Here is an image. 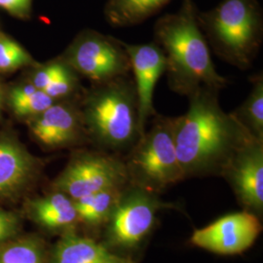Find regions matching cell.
I'll return each mask as SVG.
<instances>
[{
  "label": "cell",
  "mask_w": 263,
  "mask_h": 263,
  "mask_svg": "<svg viewBox=\"0 0 263 263\" xmlns=\"http://www.w3.org/2000/svg\"><path fill=\"white\" fill-rule=\"evenodd\" d=\"M219 90L200 88L189 95L185 114L176 117L175 142L185 178L219 173L251 134L219 104Z\"/></svg>",
  "instance_id": "6da1fadb"
},
{
  "label": "cell",
  "mask_w": 263,
  "mask_h": 263,
  "mask_svg": "<svg viewBox=\"0 0 263 263\" xmlns=\"http://www.w3.org/2000/svg\"><path fill=\"white\" fill-rule=\"evenodd\" d=\"M154 37L166 58L165 73L173 92L188 97L200 88L220 91L228 83L216 69L190 0L178 14L160 20Z\"/></svg>",
  "instance_id": "7a4b0ae2"
},
{
  "label": "cell",
  "mask_w": 263,
  "mask_h": 263,
  "mask_svg": "<svg viewBox=\"0 0 263 263\" xmlns=\"http://www.w3.org/2000/svg\"><path fill=\"white\" fill-rule=\"evenodd\" d=\"M80 110L87 136L109 151L131 149L143 134L131 74L95 83L85 95Z\"/></svg>",
  "instance_id": "3957f363"
},
{
  "label": "cell",
  "mask_w": 263,
  "mask_h": 263,
  "mask_svg": "<svg viewBox=\"0 0 263 263\" xmlns=\"http://www.w3.org/2000/svg\"><path fill=\"white\" fill-rule=\"evenodd\" d=\"M201 20L200 28L216 56L242 70L252 67L262 43L253 0H224Z\"/></svg>",
  "instance_id": "277c9868"
},
{
  "label": "cell",
  "mask_w": 263,
  "mask_h": 263,
  "mask_svg": "<svg viewBox=\"0 0 263 263\" xmlns=\"http://www.w3.org/2000/svg\"><path fill=\"white\" fill-rule=\"evenodd\" d=\"M176 117L155 114L124 160L129 183L157 194L185 179L175 142Z\"/></svg>",
  "instance_id": "5b68a950"
},
{
  "label": "cell",
  "mask_w": 263,
  "mask_h": 263,
  "mask_svg": "<svg viewBox=\"0 0 263 263\" xmlns=\"http://www.w3.org/2000/svg\"><path fill=\"white\" fill-rule=\"evenodd\" d=\"M62 59L94 84L131 74L130 59L122 41L97 31L77 36Z\"/></svg>",
  "instance_id": "8992f818"
},
{
  "label": "cell",
  "mask_w": 263,
  "mask_h": 263,
  "mask_svg": "<svg viewBox=\"0 0 263 263\" xmlns=\"http://www.w3.org/2000/svg\"><path fill=\"white\" fill-rule=\"evenodd\" d=\"M129 183L124 160L104 152H81L69 161L53 186L76 200Z\"/></svg>",
  "instance_id": "52a82bcc"
},
{
  "label": "cell",
  "mask_w": 263,
  "mask_h": 263,
  "mask_svg": "<svg viewBox=\"0 0 263 263\" xmlns=\"http://www.w3.org/2000/svg\"><path fill=\"white\" fill-rule=\"evenodd\" d=\"M155 195L128 183L106 222L108 244L120 250H131L141 244L149 234L159 210Z\"/></svg>",
  "instance_id": "ba28073f"
},
{
  "label": "cell",
  "mask_w": 263,
  "mask_h": 263,
  "mask_svg": "<svg viewBox=\"0 0 263 263\" xmlns=\"http://www.w3.org/2000/svg\"><path fill=\"white\" fill-rule=\"evenodd\" d=\"M220 175L226 177L243 206L263 209V140L248 136L231 154Z\"/></svg>",
  "instance_id": "9c48e42d"
},
{
  "label": "cell",
  "mask_w": 263,
  "mask_h": 263,
  "mask_svg": "<svg viewBox=\"0 0 263 263\" xmlns=\"http://www.w3.org/2000/svg\"><path fill=\"white\" fill-rule=\"evenodd\" d=\"M260 231L259 219L253 213L245 211L222 216L210 226L195 230L190 242L215 254H241L252 247Z\"/></svg>",
  "instance_id": "30bf717a"
},
{
  "label": "cell",
  "mask_w": 263,
  "mask_h": 263,
  "mask_svg": "<svg viewBox=\"0 0 263 263\" xmlns=\"http://www.w3.org/2000/svg\"><path fill=\"white\" fill-rule=\"evenodd\" d=\"M29 128L34 138L48 148L66 147L88 137L80 106L68 100L55 102L29 119Z\"/></svg>",
  "instance_id": "8fae6325"
},
{
  "label": "cell",
  "mask_w": 263,
  "mask_h": 263,
  "mask_svg": "<svg viewBox=\"0 0 263 263\" xmlns=\"http://www.w3.org/2000/svg\"><path fill=\"white\" fill-rule=\"evenodd\" d=\"M123 46L130 59L131 73L139 100L140 125L144 132L146 123L156 114L153 106V94L160 77L166 72V58L155 42L147 44L123 42Z\"/></svg>",
  "instance_id": "7c38bea8"
},
{
  "label": "cell",
  "mask_w": 263,
  "mask_h": 263,
  "mask_svg": "<svg viewBox=\"0 0 263 263\" xmlns=\"http://www.w3.org/2000/svg\"><path fill=\"white\" fill-rule=\"evenodd\" d=\"M37 162L20 143L0 137V198L16 195L33 179Z\"/></svg>",
  "instance_id": "4fadbf2b"
},
{
  "label": "cell",
  "mask_w": 263,
  "mask_h": 263,
  "mask_svg": "<svg viewBox=\"0 0 263 263\" xmlns=\"http://www.w3.org/2000/svg\"><path fill=\"white\" fill-rule=\"evenodd\" d=\"M48 263H135L128 257L112 253L104 245L66 231L59 240Z\"/></svg>",
  "instance_id": "5bb4252c"
},
{
  "label": "cell",
  "mask_w": 263,
  "mask_h": 263,
  "mask_svg": "<svg viewBox=\"0 0 263 263\" xmlns=\"http://www.w3.org/2000/svg\"><path fill=\"white\" fill-rule=\"evenodd\" d=\"M29 216L42 227L50 230H71L78 221L74 202L61 191L36 198L28 202Z\"/></svg>",
  "instance_id": "9a60e30c"
},
{
  "label": "cell",
  "mask_w": 263,
  "mask_h": 263,
  "mask_svg": "<svg viewBox=\"0 0 263 263\" xmlns=\"http://www.w3.org/2000/svg\"><path fill=\"white\" fill-rule=\"evenodd\" d=\"M126 186L104 189L73 200L78 220L93 227L106 223Z\"/></svg>",
  "instance_id": "2e32d148"
},
{
  "label": "cell",
  "mask_w": 263,
  "mask_h": 263,
  "mask_svg": "<svg viewBox=\"0 0 263 263\" xmlns=\"http://www.w3.org/2000/svg\"><path fill=\"white\" fill-rule=\"evenodd\" d=\"M169 0H108L105 17L114 27H129L143 22Z\"/></svg>",
  "instance_id": "e0dca14e"
},
{
  "label": "cell",
  "mask_w": 263,
  "mask_h": 263,
  "mask_svg": "<svg viewBox=\"0 0 263 263\" xmlns=\"http://www.w3.org/2000/svg\"><path fill=\"white\" fill-rule=\"evenodd\" d=\"M232 114L247 131L255 138L263 140V78L256 76L253 88L243 104Z\"/></svg>",
  "instance_id": "ac0fdd59"
},
{
  "label": "cell",
  "mask_w": 263,
  "mask_h": 263,
  "mask_svg": "<svg viewBox=\"0 0 263 263\" xmlns=\"http://www.w3.org/2000/svg\"><path fill=\"white\" fill-rule=\"evenodd\" d=\"M56 101L31 83L15 87L9 94V104L20 117L31 119L46 110Z\"/></svg>",
  "instance_id": "d6986e66"
},
{
  "label": "cell",
  "mask_w": 263,
  "mask_h": 263,
  "mask_svg": "<svg viewBox=\"0 0 263 263\" xmlns=\"http://www.w3.org/2000/svg\"><path fill=\"white\" fill-rule=\"evenodd\" d=\"M0 263H48L44 245L33 237L2 242Z\"/></svg>",
  "instance_id": "ffe728a7"
},
{
  "label": "cell",
  "mask_w": 263,
  "mask_h": 263,
  "mask_svg": "<svg viewBox=\"0 0 263 263\" xmlns=\"http://www.w3.org/2000/svg\"><path fill=\"white\" fill-rule=\"evenodd\" d=\"M34 64L33 59L19 43L0 34V72H12Z\"/></svg>",
  "instance_id": "44dd1931"
},
{
  "label": "cell",
  "mask_w": 263,
  "mask_h": 263,
  "mask_svg": "<svg viewBox=\"0 0 263 263\" xmlns=\"http://www.w3.org/2000/svg\"><path fill=\"white\" fill-rule=\"evenodd\" d=\"M69 67L66 62L61 58L56 61L50 62L47 65L39 66L32 72L30 82L38 90L44 91L49 85L62 76Z\"/></svg>",
  "instance_id": "7402d4cb"
},
{
  "label": "cell",
  "mask_w": 263,
  "mask_h": 263,
  "mask_svg": "<svg viewBox=\"0 0 263 263\" xmlns=\"http://www.w3.org/2000/svg\"><path fill=\"white\" fill-rule=\"evenodd\" d=\"M20 228L18 216L13 213L0 210V243L17 235Z\"/></svg>",
  "instance_id": "603a6c76"
},
{
  "label": "cell",
  "mask_w": 263,
  "mask_h": 263,
  "mask_svg": "<svg viewBox=\"0 0 263 263\" xmlns=\"http://www.w3.org/2000/svg\"><path fill=\"white\" fill-rule=\"evenodd\" d=\"M31 1L32 0H0V8L17 18L26 19L30 14Z\"/></svg>",
  "instance_id": "cb8c5ba5"
},
{
  "label": "cell",
  "mask_w": 263,
  "mask_h": 263,
  "mask_svg": "<svg viewBox=\"0 0 263 263\" xmlns=\"http://www.w3.org/2000/svg\"><path fill=\"white\" fill-rule=\"evenodd\" d=\"M2 104H3V91L0 85V115H1V108H2Z\"/></svg>",
  "instance_id": "d4e9b609"
}]
</instances>
